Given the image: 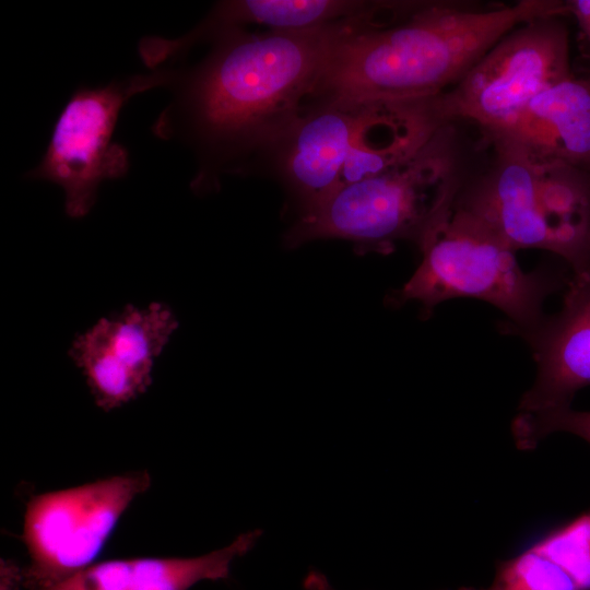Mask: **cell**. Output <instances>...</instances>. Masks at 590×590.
Returning <instances> with one entry per match:
<instances>
[{"label":"cell","instance_id":"4","mask_svg":"<svg viewBox=\"0 0 590 590\" xmlns=\"http://www.w3.org/2000/svg\"><path fill=\"white\" fill-rule=\"evenodd\" d=\"M418 248L422 261L391 295L392 304L416 300L428 316L448 299L477 298L503 311L507 332L518 335L543 320L546 298L570 279L566 270L559 269L523 271L515 250L480 220L453 204Z\"/></svg>","mask_w":590,"mask_h":590},{"label":"cell","instance_id":"10","mask_svg":"<svg viewBox=\"0 0 590 590\" xmlns=\"http://www.w3.org/2000/svg\"><path fill=\"white\" fill-rule=\"evenodd\" d=\"M363 110L364 103L316 102L273 144L281 174L299 203L300 215L337 189Z\"/></svg>","mask_w":590,"mask_h":590},{"label":"cell","instance_id":"2","mask_svg":"<svg viewBox=\"0 0 590 590\" xmlns=\"http://www.w3.org/2000/svg\"><path fill=\"white\" fill-rule=\"evenodd\" d=\"M551 15H569L567 0L489 7L425 0L396 22H353L334 42L312 99L369 103L438 95L511 30Z\"/></svg>","mask_w":590,"mask_h":590},{"label":"cell","instance_id":"12","mask_svg":"<svg viewBox=\"0 0 590 590\" xmlns=\"http://www.w3.org/2000/svg\"><path fill=\"white\" fill-rule=\"evenodd\" d=\"M260 530L239 534L228 545L197 557L130 558L99 562L42 590H189L203 580L229 576L232 563L246 555Z\"/></svg>","mask_w":590,"mask_h":590},{"label":"cell","instance_id":"6","mask_svg":"<svg viewBox=\"0 0 590 590\" xmlns=\"http://www.w3.org/2000/svg\"><path fill=\"white\" fill-rule=\"evenodd\" d=\"M165 68L116 79L104 86L76 88L60 111L47 149L24 176L58 185L68 216L80 219L93 208L99 185L129 170L128 150L113 141L125 105L133 96L165 87Z\"/></svg>","mask_w":590,"mask_h":590},{"label":"cell","instance_id":"8","mask_svg":"<svg viewBox=\"0 0 590 590\" xmlns=\"http://www.w3.org/2000/svg\"><path fill=\"white\" fill-rule=\"evenodd\" d=\"M177 327L170 308L153 303L102 318L74 340L69 354L98 408L111 411L148 389L154 359Z\"/></svg>","mask_w":590,"mask_h":590},{"label":"cell","instance_id":"7","mask_svg":"<svg viewBox=\"0 0 590 590\" xmlns=\"http://www.w3.org/2000/svg\"><path fill=\"white\" fill-rule=\"evenodd\" d=\"M150 485V474L138 471L33 496L23 520L30 555L24 587L42 590L95 564L123 512Z\"/></svg>","mask_w":590,"mask_h":590},{"label":"cell","instance_id":"3","mask_svg":"<svg viewBox=\"0 0 590 590\" xmlns=\"http://www.w3.org/2000/svg\"><path fill=\"white\" fill-rule=\"evenodd\" d=\"M472 125L445 123L410 158L373 177L343 185L287 231V248L341 238L362 253H389L399 240L417 246L451 209L461 187L480 164L485 142Z\"/></svg>","mask_w":590,"mask_h":590},{"label":"cell","instance_id":"1","mask_svg":"<svg viewBox=\"0 0 590 590\" xmlns=\"http://www.w3.org/2000/svg\"><path fill=\"white\" fill-rule=\"evenodd\" d=\"M353 21L306 32H217L198 42L212 47L196 66L160 67L172 98L152 130L198 152L193 189L273 146L308 106L334 42Z\"/></svg>","mask_w":590,"mask_h":590},{"label":"cell","instance_id":"11","mask_svg":"<svg viewBox=\"0 0 590 590\" xmlns=\"http://www.w3.org/2000/svg\"><path fill=\"white\" fill-rule=\"evenodd\" d=\"M482 135L509 141L534 162L590 173V74L552 85L505 127Z\"/></svg>","mask_w":590,"mask_h":590},{"label":"cell","instance_id":"17","mask_svg":"<svg viewBox=\"0 0 590 590\" xmlns=\"http://www.w3.org/2000/svg\"><path fill=\"white\" fill-rule=\"evenodd\" d=\"M573 15L590 44V0H567Z\"/></svg>","mask_w":590,"mask_h":590},{"label":"cell","instance_id":"5","mask_svg":"<svg viewBox=\"0 0 590 590\" xmlns=\"http://www.w3.org/2000/svg\"><path fill=\"white\" fill-rule=\"evenodd\" d=\"M563 19L539 17L502 37L453 86L435 95L440 119L492 133L544 90L570 78L569 31Z\"/></svg>","mask_w":590,"mask_h":590},{"label":"cell","instance_id":"16","mask_svg":"<svg viewBox=\"0 0 590 590\" xmlns=\"http://www.w3.org/2000/svg\"><path fill=\"white\" fill-rule=\"evenodd\" d=\"M556 432L576 435L590 444V411L567 408L541 413H519L512 424L516 444L521 449H532Z\"/></svg>","mask_w":590,"mask_h":590},{"label":"cell","instance_id":"14","mask_svg":"<svg viewBox=\"0 0 590 590\" xmlns=\"http://www.w3.org/2000/svg\"><path fill=\"white\" fill-rule=\"evenodd\" d=\"M530 547L564 570L579 590H590V511L548 531Z\"/></svg>","mask_w":590,"mask_h":590},{"label":"cell","instance_id":"13","mask_svg":"<svg viewBox=\"0 0 590 590\" xmlns=\"http://www.w3.org/2000/svg\"><path fill=\"white\" fill-rule=\"evenodd\" d=\"M399 1L233 0L221 1L194 32L198 36L260 25L269 32H306L393 11Z\"/></svg>","mask_w":590,"mask_h":590},{"label":"cell","instance_id":"9","mask_svg":"<svg viewBox=\"0 0 590 590\" xmlns=\"http://www.w3.org/2000/svg\"><path fill=\"white\" fill-rule=\"evenodd\" d=\"M560 309L521 334L536 364V377L519 404L520 413L570 408L590 385V272L571 274Z\"/></svg>","mask_w":590,"mask_h":590},{"label":"cell","instance_id":"15","mask_svg":"<svg viewBox=\"0 0 590 590\" xmlns=\"http://www.w3.org/2000/svg\"><path fill=\"white\" fill-rule=\"evenodd\" d=\"M459 590H579L557 565L531 547L503 560L486 588L462 587Z\"/></svg>","mask_w":590,"mask_h":590}]
</instances>
